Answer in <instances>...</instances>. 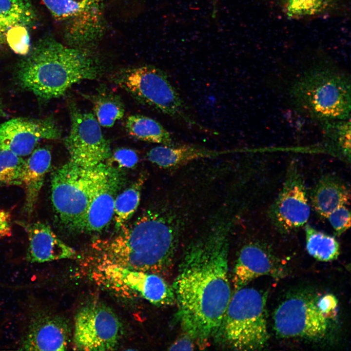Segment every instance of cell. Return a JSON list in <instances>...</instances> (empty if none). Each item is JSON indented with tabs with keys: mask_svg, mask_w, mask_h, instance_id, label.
<instances>
[{
	"mask_svg": "<svg viewBox=\"0 0 351 351\" xmlns=\"http://www.w3.org/2000/svg\"><path fill=\"white\" fill-rule=\"evenodd\" d=\"M290 95L298 111L320 122L350 119V76L328 62L306 70L292 83Z\"/></svg>",
	"mask_w": 351,
	"mask_h": 351,
	"instance_id": "277c9868",
	"label": "cell"
},
{
	"mask_svg": "<svg viewBox=\"0 0 351 351\" xmlns=\"http://www.w3.org/2000/svg\"><path fill=\"white\" fill-rule=\"evenodd\" d=\"M317 301L318 298L304 293L287 297L273 313L276 334L280 338L311 340L326 337L330 331V317L320 310Z\"/></svg>",
	"mask_w": 351,
	"mask_h": 351,
	"instance_id": "9c48e42d",
	"label": "cell"
},
{
	"mask_svg": "<svg viewBox=\"0 0 351 351\" xmlns=\"http://www.w3.org/2000/svg\"><path fill=\"white\" fill-rule=\"evenodd\" d=\"M144 177H141L130 187L118 194L114 203V217L116 229L125 225L137 208Z\"/></svg>",
	"mask_w": 351,
	"mask_h": 351,
	"instance_id": "4316f807",
	"label": "cell"
},
{
	"mask_svg": "<svg viewBox=\"0 0 351 351\" xmlns=\"http://www.w3.org/2000/svg\"><path fill=\"white\" fill-rule=\"evenodd\" d=\"M120 334L118 317L104 305L87 304L76 315L73 336L75 350L113 351L118 345Z\"/></svg>",
	"mask_w": 351,
	"mask_h": 351,
	"instance_id": "7c38bea8",
	"label": "cell"
},
{
	"mask_svg": "<svg viewBox=\"0 0 351 351\" xmlns=\"http://www.w3.org/2000/svg\"><path fill=\"white\" fill-rule=\"evenodd\" d=\"M327 143L350 159L351 156L350 119L320 122Z\"/></svg>",
	"mask_w": 351,
	"mask_h": 351,
	"instance_id": "83f0119b",
	"label": "cell"
},
{
	"mask_svg": "<svg viewBox=\"0 0 351 351\" xmlns=\"http://www.w3.org/2000/svg\"><path fill=\"white\" fill-rule=\"evenodd\" d=\"M305 232L306 249L312 257L321 261H330L338 257L340 245L334 237L308 224Z\"/></svg>",
	"mask_w": 351,
	"mask_h": 351,
	"instance_id": "484cf974",
	"label": "cell"
},
{
	"mask_svg": "<svg viewBox=\"0 0 351 351\" xmlns=\"http://www.w3.org/2000/svg\"><path fill=\"white\" fill-rule=\"evenodd\" d=\"M37 14L29 0H0V45L8 31L16 25L28 27L35 23Z\"/></svg>",
	"mask_w": 351,
	"mask_h": 351,
	"instance_id": "7402d4cb",
	"label": "cell"
},
{
	"mask_svg": "<svg viewBox=\"0 0 351 351\" xmlns=\"http://www.w3.org/2000/svg\"><path fill=\"white\" fill-rule=\"evenodd\" d=\"M71 129L64 140L69 161L91 168L104 163L112 155L109 140L103 136L93 114L82 112L72 102L69 105Z\"/></svg>",
	"mask_w": 351,
	"mask_h": 351,
	"instance_id": "30bf717a",
	"label": "cell"
},
{
	"mask_svg": "<svg viewBox=\"0 0 351 351\" xmlns=\"http://www.w3.org/2000/svg\"><path fill=\"white\" fill-rule=\"evenodd\" d=\"M125 128L128 134L136 139L162 145L174 146L170 133L159 122L150 117L131 115L126 120Z\"/></svg>",
	"mask_w": 351,
	"mask_h": 351,
	"instance_id": "cb8c5ba5",
	"label": "cell"
},
{
	"mask_svg": "<svg viewBox=\"0 0 351 351\" xmlns=\"http://www.w3.org/2000/svg\"><path fill=\"white\" fill-rule=\"evenodd\" d=\"M347 206L337 208L326 217L336 234H342L351 226V213Z\"/></svg>",
	"mask_w": 351,
	"mask_h": 351,
	"instance_id": "4dcf8cb0",
	"label": "cell"
},
{
	"mask_svg": "<svg viewBox=\"0 0 351 351\" xmlns=\"http://www.w3.org/2000/svg\"><path fill=\"white\" fill-rule=\"evenodd\" d=\"M112 158L121 167L132 168L137 163L138 157L134 150L127 148L117 149L113 153Z\"/></svg>",
	"mask_w": 351,
	"mask_h": 351,
	"instance_id": "1f68e13d",
	"label": "cell"
},
{
	"mask_svg": "<svg viewBox=\"0 0 351 351\" xmlns=\"http://www.w3.org/2000/svg\"><path fill=\"white\" fill-rule=\"evenodd\" d=\"M193 339L187 335L176 340L169 349L170 351H191L194 350Z\"/></svg>",
	"mask_w": 351,
	"mask_h": 351,
	"instance_id": "e575fe53",
	"label": "cell"
},
{
	"mask_svg": "<svg viewBox=\"0 0 351 351\" xmlns=\"http://www.w3.org/2000/svg\"><path fill=\"white\" fill-rule=\"evenodd\" d=\"M265 292L245 287L235 291L215 338L231 349L260 350L269 339Z\"/></svg>",
	"mask_w": 351,
	"mask_h": 351,
	"instance_id": "5b68a950",
	"label": "cell"
},
{
	"mask_svg": "<svg viewBox=\"0 0 351 351\" xmlns=\"http://www.w3.org/2000/svg\"><path fill=\"white\" fill-rule=\"evenodd\" d=\"M310 214V206L303 178L297 166L292 164L270 209V217L278 230L290 233L305 225Z\"/></svg>",
	"mask_w": 351,
	"mask_h": 351,
	"instance_id": "4fadbf2b",
	"label": "cell"
},
{
	"mask_svg": "<svg viewBox=\"0 0 351 351\" xmlns=\"http://www.w3.org/2000/svg\"><path fill=\"white\" fill-rule=\"evenodd\" d=\"M107 165L85 168L70 161L57 169L51 178V200L58 221L70 231L83 232L93 193Z\"/></svg>",
	"mask_w": 351,
	"mask_h": 351,
	"instance_id": "8992f818",
	"label": "cell"
},
{
	"mask_svg": "<svg viewBox=\"0 0 351 351\" xmlns=\"http://www.w3.org/2000/svg\"><path fill=\"white\" fill-rule=\"evenodd\" d=\"M234 150L215 151L192 146H157L147 153L148 159L160 168L179 167L194 160L210 158L234 152Z\"/></svg>",
	"mask_w": 351,
	"mask_h": 351,
	"instance_id": "44dd1931",
	"label": "cell"
},
{
	"mask_svg": "<svg viewBox=\"0 0 351 351\" xmlns=\"http://www.w3.org/2000/svg\"><path fill=\"white\" fill-rule=\"evenodd\" d=\"M317 303L320 310L326 314L330 316L335 311L337 300L333 295L327 294L318 298Z\"/></svg>",
	"mask_w": 351,
	"mask_h": 351,
	"instance_id": "d6a6232c",
	"label": "cell"
},
{
	"mask_svg": "<svg viewBox=\"0 0 351 351\" xmlns=\"http://www.w3.org/2000/svg\"><path fill=\"white\" fill-rule=\"evenodd\" d=\"M229 224H216L188 246L172 286L177 320L201 346L215 337L232 297Z\"/></svg>",
	"mask_w": 351,
	"mask_h": 351,
	"instance_id": "6da1fadb",
	"label": "cell"
},
{
	"mask_svg": "<svg viewBox=\"0 0 351 351\" xmlns=\"http://www.w3.org/2000/svg\"><path fill=\"white\" fill-rule=\"evenodd\" d=\"M123 182L121 173L107 165L91 198L83 232H99L109 225L114 217L115 200Z\"/></svg>",
	"mask_w": 351,
	"mask_h": 351,
	"instance_id": "2e32d148",
	"label": "cell"
},
{
	"mask_svg": "<svg viewBox=\"0 0 351 351\" xmlns=\"http://www.w3.org/2000/svg\"><path fill=\"white\" fill-rule=\"evenodd\" d=\"M6 41L16 54L24 56L27 55L30 49L27 27L22 25L12 27L6 33Z\"/></svg>",
	"mask_w": 351,
	"mask_h": 351,
	"instance_id": "f546056e",
	"label": "cell"
},
{
	"mask_svg": "<svg viewBox=\"0 0 351 351\" xmlns=\"http://www.w3.org/2000/svg\"><path fill=\"white\" fill-rule=\"evenodd\" d=\"M11 234V214L8 212L0 210V237L10 236Z\"/></svg>",
	"mask_w": 351,
	"mask_h": 351,
	"instance_id": "836d02e7",
	"label": "cell"
},
{
	"mask_svg": "<svg viewBox=\"0 0 351 351\" xmlns=\"http://www.w3.org/2000/svg\"><path fill=\"white\" fill-rule=\"evenodd\" d=\"M25 162L22 157L0 149V186L21 185Z\"/></svg>",
	"mask_w": 351,
	"mask_h": 351,
	"instance_id": "f1b7e54d",
	"label": "cell"
},
{
	"mask_svg": "<svg viewBox=\"0 0 351 351\" xmlns=\"http://www.w3.org/2000/svg\"><path fill=\"white\" fill-rule=\"evenodd\" d=\"M114 80L139 102L192 127L204 130L187 114L178 93L166 74L159 68L148 65L124 69L116 74Z\"/></svg>",
	"mask_w": 351,
	"mask_h": 351,
	"instance_id": "52a82bcc",
	"label": "cell"
},
{
	"mask_svg": "<svg viewBox=\"0 0 351 351\" xmlns=\"http://www.w3.org/2000/svg\"><path fill=\"white\" fill-rule=\"evenodd\" d=\"M277 259L265 247L250 243L240 250L235 264L232 282L235 291L261 276H279L281 267Z\"/></svg>",
	"mask_w": 351,
	"mask_h": 351,
	"instance_id": "ac0fdd59",
	"label": "cell"
},
{
	"mask_svg": "<svg viewBox=\"0 0 351 351\" xmlns=\"http://www.w3.org/2000/svg\"><path fill=\"white\" fill-rule=\"evenodd\" d=\"M101 69L88 49L66 46L50 37L39 39L18 63L20 85L45 100L60 97L73 84L97 78Z\"/></svg>",
	"mask_w": 351,
	"mask_h": 351,
	"instance_id": "3957f363",
	"label": "cell"
},
{
	"mask_svg": "<svg viewBox=\"0 0 351 351\" xmlns=\"http://www.w3.org/2000/svg\"><path fill=\"white\" fill-rule=\"evenodd\" d=\"M180 227L179 217L172 210L148 211L117 235L97 241L93 248L101 261L159 274L172 265Z\"/></svg>",
	"mask_w": 351,
	"mask_h": 351,
	"instance_id": "7a4b0ae2",
	"label": "cell"
},
{
	"mask_svg": "<svg viewBox=\"0 0 351 351\" xmlns=\"http://www.w3.org/2000/svg\"><path fill=\"white\" fill-rule=\"evenodd\" d=\"M350 189L338 177L322 176L316 184L311 195L312 205L320 216L326 218L337 208L350 203Z\"/></svg>",
	"mask_w": 351,
	"mask_h": 351,
	"instance_id": "ffe728a7",
	"label": "cell"
},
{
	"mask_svg": "<svg viewBox=\"0 0 351 351\" xmlns=\"http://www.w3.org/2000/svg\"><path fill=\"white\" fill-rule=\"evenodd\" d=\"M53 17L64 26L69 46L88 49L105 29L104 0H42Z\"/></svg>",
	"mask_w": 351,
	"mask_h": 351,
	"instance_id": "ba28073f",
	"label": "cell"
},
{
	"mask_svg": "<svg viewBox=\"0 0 351 351\" xmlns=\"http://www.w3.org/2000/svg\"><path fill=\"white\" fill-rule=\"evenodd\" d=\"M28 238L26 258L30 263H44L74 257L75 250L55 234L47 224L40 221L19 222Z\"/></svg>",
	"mask_w": 351,
	"mask_h": 351,
	"instance_id": "e0dca14e",
	"label": "cell"
},
{
	"mask_svg": "<svg viewBox=\"0 0 351 351\" xmlns=\"http://www.w3.org/2000/svg\"><path fill=\"white\" fill-rule=\"evenodd\" d=\"M348 0H279L283 12L289 18H304L336 12Z\"/></svg>",
	"mask_w": 351,
	"mask_h": 351,
	"instance_id": "d4e9b609",
	"label": "cell"
},
{
	"mask_svg": "<svg viewBox=\"0 0 351 351\" xmlns=\"http://www.w3.org/2000/svg\"><path fill=\"white\" fill-rule=\"evenodd\" d=\"M92 102L97 119L104 127H111L124 116L125 108L120 97L105 85H101L94 95H85Z\"/></svg>",
	"mask_w": 351,
	"mask_h": 351,
	"instance_id": "603a6c76",
	"label": "cell"
},
{
	"mask_svg": "<svg viewBox=\"0 0 351 351\" xmlns=\"http://www.w3.org/2000/svg\"><path fill=\"white\" fill-rule=\"evenodd\" d=\"M3 106L1 103V101H0V116L2 115L3 114Z\"/></svg>",
	"mask_w": 351,
	"mask_h": 351,
	"instance_id": "d590c367",
	"label": "cell"
},
{
	"mask_svg": "<svg viewBox=\"0 0 351 351\" xmlns=\"http://www.w3.org/2000/svg\"><path fill=\"white\" fill-rule=\"evenodd\" d=\"M61 133L51 117L14 118L0 125V149L21 157L29 156L42 139H57Z\"/></svg>",
	"mask_w": 351,
	"mask_h": 351,
	"instance_id": "9a60e30c",
	"label": "cell"
},
{
	"mask_svg": "<svg viewBox=\"0 0 351 351\" xmlns=\"http://www.w3.org/2000/svg\"><path fill=\"white\" fill-rule=\"evenodd\" d=\"M29 156L21 178L25 193L24 210L28 214L34 210L52 161L51 152L45 148L36 149Z\"/></svg>",
	"mask_w": 351,
	"mask_h": 351,
	"instance_id": "d6986e66",
	"label": "cell"
},
{
	"mask_svg": "<svg viewBox=\"0 0 351 351\" xmlns=\"http://www.w3.org/2000/svg\"><path fill=\"white\" fill-rule=\"evenodd\" d=\"M94 276L103 284L122 292H130L157 305L175 301L172 287L159 274L129 269L101 261Z\"/></svg>",
	"mask_w": 351,
	"mask_h": 351,
	"instance_id": "8fae6325",
	"label": "cell"
},
{
	"mask_svg": "<svg viewBox=\"0 0 351 351\" xmlns=\"http://www.w3.org/2000/svg\"><path fill=\"white\" fill-rule=\"evenodd\" d=\"M67 320L43 308L31 312L27 330L21 339L20 350L64 351L70 341Z\"/></svg>",
	"mask_w": 351,
	"mask_h": 351,
	"instance_id": "5bb4252c",
	"label": "cell"
}]
</instances>
